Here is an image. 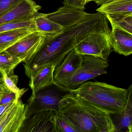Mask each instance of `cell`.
Returning a JSON list of instances; mask_svg holds the SVG:
<instances>
[{
  "label": "cell",
  "mask_w": 132,
  "mask_h": 132,
  "mask_svg": "<svg viewBox=\"0 0 132 132\" xmlns=\"http://www.w3.org/2000/svg\"><path fill=\"white\" fill-rule=\"evenodd\" d=\"M59 112L67 116L81 132H115L110 114L71 93L61 100Z\"/></svg>",
  "instance_id": "cell-1"
},
{
  "label": "cell",
  "mask_w": 132,
  "mask_h": 132,
  "mask_svg": "<svg viewBox=\"0 0 132 132\" xmlns=\"http://www.w3.org/2000/svg\"><path fill=\"white\" fill-rule=\"evenodd\" d=\"M128 89L117 87L105 82H85L71 94L83 100L110 114L120 112L126 103Z\"/></svg>",
  "instance_id": "cell-2"
},
{
  "label": "cell",
  "mask_w": 132,
  "mask_h": 132,
  "mask_svg": "<svg viewBox=\"0 0 132 132\" xmlns=\"http://www.w3.org/2000/svg\"><path fill=\"white\" fill-rule=\"evenodd\" d=\"M70 93V89L54 82L31 94L27 104V119L40 111L51 110L58 112L61 100L65 96Z\"/></svg>",
  "instance_id": "cell-3"
},
{
  "label": "cell",
  "mask_w": 132,
  "mask_h": 132,
  "mask_svg": "<svg viewBox=\"0 0 132 132\" xmlns=\"http://www.w3.org/2000/svg\"><path fill=\"white\" fill-rule=\"evenodd\" d=\"M110 34H92L78 43L74 50L82 55H93L108 60L110 55L113 51L109 41Z\"/></svg>",
  "instance_id": "cell-4"
},
{
  "label": "cell",
  "mask_w": 132,
  "mask_h": 132,
  "mask_svg": "<svg viewBox=\"0 0 132 132\" xmlns=\"http://www.w3.org/2000/svg\"><path fill=\"white\" fill-rule=\"evenodd\" d=\"M83 58L81 66L72 79L70 89H75L88 80L107 73L108 60L91 55H83Z\"/></svg>",
  "instance_id": "cell-5"
},
{
  "label": "cell",
  "mask_w": 132,
  "mask_h": 132,
  "mask_svg": "<svg viewBox=\"0 0 132 132\" xmlns=\"http://www.w3.org/2000/svg\"><path fill=\"white\" fill-rule=\"evenodd\" d=\"M47 35L35 31L27 35L6 51L25 62L37 52L44 41Z\"/></svg>",
  "instance_id": "cell-6"
},
{
  "label": "cell",
  "mask_w": 132,
  "mask_h": 132,
  "mask_svg": "<svg viewBox=\"0 0 132 132\" xmlns=\"http://www.w3.org/2000/svg\"><path fill=\"white\" fill-rule=\"evenodd\" d=\"M83 55L72 50L65 56L54 71V82L67 88L70 89L71 82L74 75L81 67Z\"/></svg>",
  "instance_id": "cell-7"
},
{
  "label": "cell",
  "mask_w": 132,
  "mask_h": 132,
  "mask_svg": "<svg viewBox=\"0 0 132 132\" xmlns=\"http://www.w3.org/2000/svg\"><path fill=\"white\" fill-rule=\"evenodd\" d=\"M27 105L16 102L0 115V132H19L27 119Z\"/></svg>",
  "instance_id": "cell-8"
},
{
  "label": "cell",
  "mask_w": 132,
  "mask_h": 132,
  "mask_svg": "<svg viewBox=\"0 0 132 132\" xmlns=\"http://www.w3.org/2000/svg\"><path fill=\"white\" fill-rule=\"evenodd\" d=\"M56 113L51 110L37 112L26 119L19 132H57Z\"/></svg>",
  "instance_id": "cell-9"
},
{
  "label": "cell",
  "mask_w": 132,
  "mask_h": 132,
  "mask_svg": "<svg viewBox=\"0 0 132 132\" xmlns=\"http://www.w3.org/2000/svg\"><path fill=\"white\" fill-rule=\"evenodd\" d=\"M41 6L33 0H22L17 5L0 17V25L32 20Z\"/></svg>",
  "instance_id": "cell-10"
},
{
  "label": "cell",
  "mask_w": 132,
  "mask_h": 132,
  "mask_svg": "<svg viewBox=\"0 0 132 132\" xmlns=\"http://www.w3.org/2000/svg\"><path fill=\"white\" fill-rule=\"evenodd\" d=\"M112 30L109 41L113 50L118 54L129 56L132 53V34L116 26L111 25Z\"/></svg>",
  "instance_id": "cell-11"
},
{
  "label": "cell",
  "mask_w": 132,
  "mask_h": 132,
  "mask_svg": "<svg viewBox=\"0 0 132 132\" xmlns=\"http://www.w3.org/2000/svg\"><path fill=\"white\" fill-rule=\"evenodd\" d=\"M126 103L122 110L111 117L115 132H132V86L128 88Z\"/></svg>",
  "instance_id": "cell-12"
},
{
  "label": "cell",
  "mask_w": 132,
  "mask_h": 132,
  "mask_svg": "<svg viewBox=\"0 0 132 132\" xmlns=\"http://www.w3.org/2000/svg\"><path fill=\"white\" fill-rule=\"evenodd\" d=\"M55 66L47 65L40 68L30 77L29 86L32 90V94L54 82V71Z\"/></svg>",
  "instance_id": "cell-13"
},
{
  "label": "cell",
  "mask_w": 132,
  "mask_h": 132,
  "mask_svg": "<svg viewBox=\"0 0 132 132\" xmlns=\"http://www.w3.org/2000/svg\"><path fill=\"white\" fill-rule=\"evenodd\" d=\"M34 21L36 30L47 35L54 36L60 34L64 28L61 24L48 18L46 14L37 13Z\"/></svg>",
  "instance_id": "cell-14"
},
{
  "label": "cell",
  "mask_w": 132,
  "mask_h": 132,
  "mask_svg": "<svg viewBox=\"0 0 132 132\" xmlns=\"http://www.w3.org/2000/svg\"><path fill=\"white\" fill-rule=\"evenodd\" d=\"M35 31H37L35 28H24L0 33V52L5 51Z\"/></svg>",
  "instance_id": "cell-15"
},
{
  "label": "cell",
  "mask_w": 132,
  "mask_h": 132,
  "mask_svg": "<svg viewBox=\"0 0 132 132\" xmlns=\"http://www.w3.org/2000/svg\"><path fill=\"white\" fill-rule=\"evenodd\" d=\"M96 11L105 15L113 14H132V0H113L102 4Z\"/></svg>",
  "instance_id": "cell-16"
},
{
  "label": "cell",
  "mask_w": 132,
  "mask_h": 132,
  "mask_svg": "<svg viewBox=\"0 0 132 132\" xmlns=\"http://www.w3.org/2000/svg\"><path fill=\"white\" fill-rule=\"evenodd\" d=\"M105 16L111 25L132 34V14H113Z\"/></svg>",
  "instance_id": "cell-17"
},
{
  "label": "cell",
  "mask_w": 132,
  "mask_h": 132,
  "mask_svg": "<svg viewBox=\"0 0 132 132\" xmlns=\"http://www.w3.org/2000/svg\"><path fill=\"white\" fill-rule=\"evenodd\" d=\"M21 62L20 59L6 50L0 52V69L3 70L7 75L14 74L15 68Z\"/></svg>",
  "instance_id": "cell-18"
},
{
  "label": "cell",
  "mask_w": 132,
  "mask_h": 132,
  "mask_svg": "<svg viewBox=\"0 0 132 132\" xmlns=\"http://www.w3.org/2000/svg\"><path fill=\"white\" fill-rule=\"evenodd\" d=\"M57 132H81L72 120L64 113H56L55 122Z\"/></svg>",
  "instance_id": "cell-19"
},
{
  "label": "cell",
  "mask_w": 132,
  "mask_h": 132,
  "mask_svg": "<svg viewBox=\"0 0 132 132\" xmlns=\"http://www.w3.org/2000/svg\"><path fill=\"white\" fill-rule=\"evenodd\" d=\"M3 74L4 81L6 86L11 91L14 93L16 95L17 99L20 100L23 95L28 90V89H20L17 86L18 77L14 74L7 75L3 70L0 69Z\"/></svg>",
  "instance_id": "cell-20"
},
{
  "label": "cell",
  "mask_w": 132,
  "mask_h": 132,
  "mask_svg": "<svg viewBox=\"0 0 132 132\" xmlns=\"http://www.w3.org/2000/svg\"><path fill=\"white\" fill-rule=\"evenodd\" d=\"M35 28L34 18L32 20L24 21H15L7 23L0 25V33L9 31L11 30L18 28Z\"/></svg>",
  "instance_id": "cell-21"
},
{
  "label": "cell",
  "mask_w": 132,
  "mask_h": 132,
  "mask_svg": "<svg viewBox=\"0 0 132 132\" xmlns=\"http://www.w3.org/2000/svg\"><path fill=\"white\" fill-rule=\"evenodd\" d=\"M22 0H0V17L11 10Z\"/></svg>",
  "instance_id": "cell-22"
},
{
  "label": "cell",
  "mask_w": 132,
  "mask_h": 132,
  "mask_svg": "<svg viewBox=\"0 0 132 132\" xmlns=\"http://www.w3.org/2000/svg\"><path fill=\"white\" fill-rule=\"evenodd\" d=\"M16 100L17 99L15 93L8 89L2 96L0 100V105L9 103Z\"/></svg>",
  "instance_id": "cell-23"
},
{
  "label": "cell",
  "mask_w": 132,
  "mask_h": 132,
  "mask_svg": "<svg viewBox=\"0 0 132 132\" xmlns=\"http://www.w3.org/2000/svg\"><path fill=\"white\" fill-rule=\"evenodd\" d=\"M9 89L7 87L5 83L0 85V100L3 94L7 91Z\"/></svg>",
  "instance_id": "cell-24"
},
{
  "label": "cell",
  "mask_w": 132,
  "mask_h": 132,
  "mask_svg": "<svg viewBox=\"0 0 132 132\" xmlns=\"http://www.w3.org/2000/svg\"><path fill=\"white\" fill-rule=\"evenodd\" d=\"M112 1L113 0H92V2H95L97 5H101Z\"/></svg>",
  "instance_id": "cell-25"
},
{
  "label": "cell",
  "mask_w": 132,
  "mask_h": 132,
  "mask_svg": "<svg viewBox=\"0 0 132 132\" xmlns=\"http://www.w3.org/2000/svg\"><path fill=\"white\" fill-rule=\"evenodd\" d=\"M4 81L3 77V74L2 72L0 71V85L4 84Z\"/></svg>",
  "instance_id": "cell-26"
},
{
  "label": "cell",
  "mask_w": 132,
  "mask_h": 132,
  "mask_svg": "<svg viewBox=\"0 0 132 132\" xmlns=\"http://www.w3.org/2000/svg\"><path fill=\"white\" fill-rule=\"evenodd\" d=\"M82 1H83L84 3L86 5L88 3L92 1V0H82Z\"/></svg>",
  "instance_id": "cell-27"
}]
</instances>
